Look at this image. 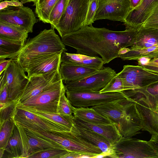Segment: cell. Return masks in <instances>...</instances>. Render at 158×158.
<instances>
[{
    "mask_svg": "<svg viewBox=\"0 0 158 158\" xmlns=\"http://www.w3.org/2000/svg\"><path fill=\"white\" fill-rule=\"evenodd\" d=\"M138 29L114 31L92 25L61 37L63 43L77 50V53L95 56H100L104 64L119 57L120 50L131 46Z\"/></svg>",
    "mask_w": 158,
    "mask_h": 158,
    "instance_id": "obj_1",
    "label": "cell"
},
{
    "mask_svg": "<svg viewBox=\"0 0 158 158\" xmlns=\"http://www.w3.org/2000/svg\"><path fill=\"white\" fill-rule=\"evenodd\" d=\"M136 102L127 98L91 107L108 117L125 137H132L141 133L142 127L137 113Z\"/></svg>",
    "mask_w": 158,
    "mask_h": 158,
    "instance_id": "obj_2",
    "label": "cell"
},
{
    "mask_svg": "<svg viewBox=\"0 0 158 158\" xmlns=\"http://www.w3.org/2000/svg\"><path fill=\"white\" fill-rule=\"evenodd\" d=\"M54 29H45L25 43L17 59L21 66L39 57L67 51Z\"/></svg>",
    "mask_w": 158,
    "mask_h": 158,
    "instance_id": "obj_3",
    "label": "cell"
},
{
    "mask_svg": "<svg viewBox=\"0 0 158 158\" xmlns=\"http://www.w3.org/2000/svg\"><path fill=\"white\" fill-rule=\"evenodd\" d=\"M90 0H69L66 9L55 28L61 37L85 27Z\"/></svg>",
    "mask_w": 158,
    "mask_h": 158,
    "instance_id": "obj_4",
    "label": "cell"
},
{
    "mask_svg": "<svg viewBox=\"0 0 158 158\" xmlns=\"http://www.w3.org/2000/svg\"><path fill=\"white\" fill-rule=\"evenodd\" d=\"M112 158H158L148 141L122 136L113 146Z\"/></svg>",
    "mask_w": 158,
    "mask_h": 158,
    "instance_id": "obj_5",
    "label": "cell"
},
{
    "mask_svg": "<svg viewBox=\"0 0 158 158\" xmlns=\"http://www.w3.org/2000/svg\"><path fill=\"white\" fill-rule=\"evenodd\" d=\"M117 74L122 81L123 91L144 88L158 82V74L139 65H125Z\"/></svg>",
    "mask_w": 158,
    "mask_h": 158,
    "instance_id": "obj_6",
    "label": "cell"
},
{
    "mask_svg": "<svg viewBox=\"0 0 158 158\" xmlns=\"http://www.w3.org/2000/svg\"><path fill=\"white\" fill-rule=\"evenodd\" d=\"M116 74L110 67H103L97 72L74 81L64 82L66 90L76 92H100Z\"/></svg>",
    "mask_w": 158,
    "mask_h": 158,
    "instance_id": "obj_7",
    "label": "cell"
},
{
    "mask_svg": "<svg viewBox=\"0 0 158 158\" xmlns=\"http://www.w3.org/2000/svg\"><path fill=\"white\" fill-rule=\"evenodd\" d=\"M66 96L71 104L76 107H89L108 102L117 101L128 97L123 92H76L66 90Z\"/></svg>",
    "mask_w": 158,
    "mask_h": 158,
    "instance_id": "obj_8",
    "label": "cell"
},
{
    "mask_svg": "<svg viewBox=\"0 0 158 158\" xmlns=\"http://www.w3.org/2000/svg\"><path fill=\"white\" fill-rule=\"evenodd\" d=\"M13 118L15 123L25 129H36L54 133L71 131L62 125L40 117L17 106Z\"/></svg>",
    "mask_w": 158,
    "mask_h": 158,
    "instance_id": "obj_9",
    "label": "cell"
},
{
    "mask_svg": "<svg viewBox=\"0 0 158 158\" xmlns=\"http://www.w3.org/2000/svg\"><path fill=\"white\" fill-rule=\"evenodd\" d=\"M25 72L18 60L11 59L2 73L9 97L12 100L18 101L29 81V78Z\"/></svg>",
    "mask_w": 158,
    "mask_h": 158,
    "instance_id": "obj_10",
    "label": "cell"
},
{
    "mask_svg": "<svg viewBox=\"0 0 158 158\" xmlns=\"http://www.w3.org/2000/svg\"><path fill=\"white\" fill-rule=\"evenodd\" d=\"M0 21L31 33L38 20L32 10L23 6H9L0 10Z\"/></svg>",
    "mask_w": 158,
    "mask_h": 158,
    "instance_id": "obj_11",
    "label": "cell"
},
{
    "mask_svg": "<svg viewBox=\"0 0 158 158\" xmlns=\"http://www.w3.org/2000/svg\"><path fill=\"white\" fill-rule=\"evenodd\" d=\"M49 139L70 151L94 155L102 153L98 147L71 131L64 135L52 133Z\"/></svg>",
    "mask_w": 158,
    "mask_h": 158,
    "instance_id": "obj_12",
    "label": "cell"
},
{
    "mask_svg": "<svg viewBox=\"0 0 158 158\" xmlns=\"http://www.w3.org/2000/svg\"><path fill=\"white\" fill-rule=\"evenodd\" d=\"M94 20L108 19L124 23L131 10L130 0H98Z\"/></svg>",
    "mask_w": 158,
    "mask_h": 158,
    "instance_id": "obj_13",
    "label": "cell"
},
{
    "mask_svg": "<svg viewBox=\"0 0 158 158\" xmlns=\"http://www.w3.org/2000/svg\"><path fill=\"white\" fill-rule=\"evenodd\" d=\"M29 78V81L18 101L19 103L37 95L62 79L59 70Z\"/></svg>",
    "mask_w": 158,
    "mask_h": 158,
    "instance_id": "obj_14",
    "label": "cell"
},
{
    "mask_svg": "<svg viewBox=\"0 0 158 158\" xmlns=\"http://www.w3.org/2000/svg\"><path fill=\"white\" fill-rule=\"evenodd\" d=\"M62 53H54L41 56L21 66L28 78L59 70Z\"/></svg>",
    "mask_w": 158,
    "mask_h": 158,
    "instance_id": "obj_15",
    "label": "cell"
},
{
    "mask_svg": "<svg viewBox=\"0 0 158 158\" xmlns=\"http://www.w3.org/2000/svg\"><path fill=\"white\" fill-rule=\"evenodd\" d=\"M158 6V0H142L139 5L128 14L124 23L126 29L140 27Z\"/></svg>",
    "mask_w": 158,
    "mask_h": 158,
    "instance_id": "obj_16",
    "label": "cell"
},
{
    "mask_svg": "<svg viewBox=\"0 0 158 158\" xmlns=\"http://www.w3.org/2000/svg\"><path fill=\"white\" fill-rule=\"evenodd\" d=\"M128 97L155 112L158 111V82L143 89L123 91Z\"/></svg>",
    "mask_w": 158,
    "mask_h": 158,
    "instance_id": "obj_17",
    "label": "cell"
},
{
    "mask_svg": "<svg viewBox=\"0 0 158 158\" xmlns=\"http://www.w3.org/2000/svg\"><path fill=\"white\" fill-rule=\"evenodd\" d=\"M66 89L62 79L37 95L18 104L27 107H34L48 104L58 99Z\"/></svg>",
    "mask_w": 158,
    "mask_h": 158,
    "instance_id": "obj_18",
    "label": "cell"
},
{
    "mask_svg": "<svg viewBox=\"0 0 158 158\" xmlns=\"http://www.w3.org/2000/svg\"><path fill=\"white\" fill-rule=\"evenodd\" d=\"M71 131L98 147L102 151L104 157L112 158L113 145L103 136L74 123Z\"/></svg>",
    "mask_w": 158,
    "mask_h": 158,
    "instance_id": "obj_19",
    "label": "cell"
},
{
    "mask_svg": "<svg viewBox=\"0 0 158 158\" xmlns=\"http://www.w3.org/2000/svg\"><path fill=\"white\" fill-rule=\"evenodd\" d=\"M74 123L90 129L103 136L112 144H114L122 136L117 126L112 124H94L85 122L74 116Z\"/></svg>",
    "mask_w": 158,
    "mask_h": 158,
    "instance_id": "obj_20",
    "label": "cell"
},
{
    "mask_svg": "<svg viewBox=\"0 0 158 158\" xmlns=\"http://www.w3.org/2000/svg\"><path fill=\"white\" fill-rule=\"evenodd\" d=\"M61 63L76 64L99 70L103 68L104 62L98 56H91L85 55L69 53L64 52L61 56Z\"/></svg>",
    "mask_w": 158,
    "mask_h": 158,
    "instance_id": "obj_21",
    "label": "cell"
},
{
    "mask_svg": "<svg viewBox=\"0 0 158 158\" xmlns=\"http://www.w3.org/2000/svg\"><path fill=\"white\" fill-rule=\"evenodd\" d=\"M158 45V29L142 25L137 33L131 49L147 48Z\"/></svg>",
    "mask_w": 158,
    "mask_h": 158,
    "instance_id": "obj_22",
    "label": "cell"
},
{
    "mask_svg": "<svg viewBox=\"0 0 158 158\" xmlns=\"http://www.w3.org/2000/svg\"><path fill=\"white\" fill-rule=\"evenodd\" d=\"M136 110L142 127V131L158 135V111L155 112L138 102Z\"/></svg>",
    "mask_w": 158,
    "mask_h": 158,
    "instance_id": "obj_23",
    "label": "cell"
},
{
    "mask_svg": "<svg viewBox=\"0 0 158 158\" xmlns=\"http://www.w3.org/2000/svg\"><path fill=\"white\" fill-rule=\"evenodd\" d=\"M98 70L76 64L62 63H61L59 70L62 79L64 82L77 81L95 73Z\"/></svg>",
    "mask_w": 158,
    "mask_h": 158,
    "instance_id": "obj_24",
    "label": "cell"
},
{
    "mask_svg": "<svg viewBox=\"0 0 158 158\" xmlns=\"http://www.w3.org/2000/svg\"><path fill=\"white\" fill-rule=\"evenodd\" d=\"M73 114L74 117L91 123L102 124L114 123L109 118L91 107L74 106Z\"/></svg>",
    "mask_w": 158,
    "mask_h": 158,
    "instance_id": "obj_25",
    "label": "cell"
},
{
    "mask_svg": "<svg viewBox=\"0 0 158 158\" xmlns=\"http://www.w3.org/2000/svg\"><path fill=\"white\" fill-rule=\"evenodd\" d=\"M23 146L18 127L15 124L12 136L6 145L2 158H23Z\"/></svg>",
    "mask_w": 158,
    "mask_h": 158,
    "instance_id": "obj_26",
    "label": "cell"
},
{
    "mask_svg": "<svg viewBox=\"0 0 158 158\" xmlns=\"http://www.w3.org/2000/svg\"><path fill=\"white\" fill-rule=\"evenodd\" d=\"M25 129L28 139V156L31 154L50 148H57L67 150L56 142L40 137L27 129Z\"/></svg>",
    "mask_w": 158,
    "mask_h": 158,
    "instance_id": "obj_27",
    "label": "cell"
},
{
    "mask_svg": "<svg viewBox=\"0 0 158 158\" xmlns=\"http://www.w3.org/2000/svg\"><path fill=\"white\" fill-rule=\"evenodd\" d=\"M25 44L0 37V59H17Z\"/></svg>",
    "mask_w": 158,
    "mask_h": 158,
    "instance_id": "obj_28",
    "label": "cell"
},
{
    "mask_svg": "<svg viewBox=\"0 0 158 158\" xmlns=\"http://www.w3.org/2000/svg\"><path fill=\"white\" fill-rule=\"evenodd\" d=\"M17 106L29 111L40 117L62 125L71 131L74 124V116L65 117L59 114L41 111L33 110L17 104Z\"/></svg>",
    "mask_w": 158,
    "mask_h": 158,
    "instance_id": "obj_29",
    "label": "cell"
},
{
    "mask_svg": "<svg viewBox=\"0 0 158 158\" xmlns=\"http://www.w3.org/2000/svg\"><path fill=\"white\" fill-rule=\"evenodd\" d=\"M25 30L0 21V37L25 43L28 35Z\"/></svg>",
    "mask_w": 158,
    "mask_h": 158,
    "instance_id": "obj_30",
    "label": "cell"
},
{
    "mask_svg": "<svg viewBox=\"0 0 158 158\" xmlns=\"http://www.w3.org/2000/svg\"><path fill=\"white\" fill-rule=\"evenodd\" d=\"M130 49L127 52L120 55L119 57L123 60H135L144 56L154 58L158 56V45L140 49Z\"/></svg>",
    "mask_w": 158,
    "mask_h": 158,
    "instance_id": "obj_31",
    "label": "cell"
},
{
    "mask_svg": "<svg viewBox=\"0 0 158 158\" xmlns=\"http://www.w3.org/2000/svg\"><path fill=\"white\" fill-rule=\"evenodd\" d=\"M59 0H37L35 13L39 20L44 23H49L50 13Z\"/></svg>",
    "mask_w": 158,
    "mask_h": 158,
    "instance_id": "obj_32",
    "label": "cell"
},
{
    "mask_svg": "<svg viewBox=\"0 0 158 158\" xmlns=\"http://www.w3.org/2000/svg\"><path fill=\"white\" fill-rule=\"evenodd\" d=\"M15 125L13 118L7 119L0 125V158H2L5 148L13 135Z\"/></svg>",
    "mask_w": 158,
    "mask_h": 158,
    "instance_id": "obj_33",
    "label": "cell"
},
{
    "mask_svg": "<svg viewBox=\"0 0 158 158\" xmlns=\"http://www.w3.org/2000/svg\"><path fill=\"white\" fill-rule=\"evenodd\" d=\"M69 0H59L52 9L49 18V23L55 29L67 6Z\"/></svg>",
    "mask_w": 158,
    "mask_h": 158,
    "instance_id": "obj_34",
    "label": "cell"
},
{
    "mask_svg": "<svg viewBox=\"0 0 158 158\" xmlns=\"http://www.w3.org/2000/svg\"><path fill=\"white\" fill-rule=\"evenodd\" d=\"M69 151L59 148H50L31 154L28 158H62Z\"/></svg>",
    "mask_w": 158,
    "mask_h": 158,
    "instance_id": "obj_35",
    "label": "cell"
},
{
    "mask_svg": "<svg viewBox=\"0 0 158 158\" xmlns=\"http://www.w3.org/2000/svg\"><path fill=\"white\" fill-rule=\"evenodd\" d=\"M65 93L66 90L62 92L60 97L58 107V114L64 116H73L72 114L74 106L66 96Z\"/></svg>",
    "mask_w": 158,
    "mask_h": 158,
    "instance_id": "obj_36",
    "label": "cell"
},
{
    "mask_svg": "<svg viewBox=\"0 0 158 158\" xmlns=\"http://www.w3.org/2000/svg\"><path fill=\"white\" fill-rule=\"evenodd\" d=\"M124 90L122 81L116 74L106 86L99 92L100 93L108 92H122Z\"/></svg>",
    "mask_w": 158,
    "mask_h": 158,
    "instance_id": "obj_37",
    "label": "cell"
},
{
    "mask_svg": "<svg viewBox=\"0 0 158 158\" xmlns=\"http://www.w3.org/2000/svg\"><path fill=\"white\" fill-rule=\"evenodd\" d=\"M18 102V101H13L0 108V125L7 119L13 117Z\"/></svg>",
    "mask_w": 158,
    "mask_h": 158,
    "instance_id": "obj_38",
    "label": "cell"
},
{
    "mask_svg": "<svg viewBox=\"0 0 158 158\" xmlns=\"http://www.w3.org/2000/svg\"><path fill=\"white\" fill-rule=\"evenodd\" d=\"M0 75V108H1L15 100H12L9 98L3 76L2 73Z\"/></svg>",
    "mask_w": 158,
    "mask_h": 158,
    "instance_id": "obj_39",
    "label": "cell"
},
{
    "mask_svg": "<svg viewBox=\"0 0 158 158\" xmlns=\"http://www.w3.org/2000/svg\"><path fill=\"white\" fill-rule=\"evenodd\" d=\"M98 6V0H93L90 2L85 20V27L92 25L94 23V17Z\"/></svg>",
    "mask_w": 158,
    "mask_h": 158,
    "instance_id": "obj_40",
    "label": "cell"
},
{
    "mask_svg": "<svg viewBox=\"0 0 158 158\" xmlns=\"http://www.w3.org/2000/svg\"><path fill=\"white\" fill-rule=\"evenodd\" d=\"M60 98L48 104L38 106L26 107L38 111L58 114V107Z\"/></svg>",
    "mask_w": 158,
    "mask_h": 158,
    "instance_id": "obj_41",
    "label": "cell"
},
{
    "mask_svg": "<svg viewBox=\"0 0 158 158\" xmlns=\"http://www.w3.org/2000/svg\"><path fill=\"white\" fill-rule=\"evenodd\" d=\"M23 6V4L19 0L4 1L1 2L0 3V10L9 6Z\"/></svg>",
    "mask_w": 158,
    "mask_h": 158,
    "instance_id": "obj_42",
    "label": "cell"
},
{
    "mask_svg": "<svg viewBox=\"0 0 158 158\" xmlns=\"http://www.w3.org/2000/svg\"><path fill=\"white\" fill-rule=\"evenodd\" d=\"M148 143L158 155V135H152Z\"/></svg>",
    "mask_w": 158,
    "mask_h": 158,
    "instance_id": "obj_43",
    "label": "cell"
},
{
    "mask_svg": "<svg viewBox=\"0 0 158 158\" xmlns=\"http://www.w3.org/2000/svg\"><path fill=\"white\" fill-rule=\"evenodd\" d=\"M143 67L148 71L158 74V63L150 61Z\"/></svg>",
    "mask_w": 158,
    "mask_h": 158,
    "instance_id": "obj_44",
    "label": "cell"
},
{
    "mask_svg": "<svg viewBox=\"0 0 158 158\" xmlns=\"http://www.w3.org/2000/svg\"><path fill=\"white\" fill-rule=\"evenodd\" d=\"M84 154H82L77 152L69 151L67 153L62 156V158H82Z\"/></svg>",
    "mask_w": 158,
    "mask_h": 158,
    "instance_id": "obj_45",
    "label": "cell"
},
{
    "mask_svg": "<svg viewBox=\"0 0 158 158\" xmlns=\"http://www.w3.org/2000/svg\"><path fill=\"white\" fill-rule=\"evenodd\" d=\"M157 20H158V6L153 10L150 15L144 23Z\"/></svg>",
    "mask_w": 158,
    "mask_h": 158,
    "instance_id": "obj_46",
    "label": "cell"
},
{
    "mask_svg": "<svg viewBox=\"0 0 158 158\" xmlns=\"http://www.w3.org/2000/svg\"><path fill=\"white\" fill-rule=\"evenodd\" d=\"M11 60L0 59V75L6 68Z\"/></svg>",
    "mask_w": 158,
    "mask_h": 158,
    "instance_id": "obj_47",
    "label": "cell"
},
{
    "mask_svg": "<svg viewBox=\"0 0 158 158\" xmlns=\"http://www.w3.org/2000/svg\"><path fill=\"white\" fill-rule=\"evenodd\" d=\"M151 58L148 56H144L139 58L137 60L139 65L143 67L147 64L151 60Z\"/></svg>",
    "mask_w": 158,
    "mask_h": 158,
    "instance_id": "obj_48",
    "label": "cell"
},
{
    "mask_svg": "<svg viewBox=\"0 0 158 158\" xmlns=\"http://www.w3.org/2000/svg\"><path fill=\"white\" fill-rule=\"evenodd\" d=\"M142 25L148 26L158 29V20L144 23Z\"/></svg>",
    "mask_w": 158,
    "mask_h": 158,
    "instance_id": "obj_49",
    "label": "cell"
},
{
    "mask_svg": "<svg viewBox=\"0 0 158 158\" xmlns=\"http://www.w3.org/2000/svg\"><path fill=\"white\" fill-rule=\"evenodd\" d=\"M142 0H130L131 10L137 7L139 5Z\"/></svg>",
    "mask_w": 158,
    "mask_h": 158,
    "instance_id": "obj_50",
    "label": "cell"
},
{
    "mask_svg": "<svg viewBox=\"0 0 158 158\" xmlns=\"http://www.w3.org/2000/svg\"><path fill=\"white\" fill-rule=\"evenodd\" d=\"M37 1V0H21L20 2L23 4L28 2H33L34 3L33 5H34Z\"/></svg>",
    "mask_w": 158,
    "mask_h": 158,
    "instance_id": "obj_51",
    "label": "cell"
},
{
    "mask_svg": "<svg viewBox=\"0 0 158 158\" xmlns=\"http://www.w3.org/2000/svg\"><path fill=\"white\" fill-rule=\"evenodd\" d=\"M151 61L158 63V58H153L151 59L150 60Z\"/></svg>",
    "mask_w": 158,
    "mask_h": 158,
    "instance_id": "obj_52",
    "label": "cell"
},
{
    "mask_svg": "<svg viewBox=\"0 0 158 158\" xmlns=\"http://www.w3.org/2000/svg\"><path fill=\"white\" fill-rule=\"evenodd\" d=\"M158 58V56H156V57H155L154 58Z\"/></svg>",
    "mask_w": 158,
    "mask_h": 158,
    "instance_id": "obj_53",
    "label": "cell"
},
{
    "mask_svg": "<svg viewBox=\"0 0 158 158\" xmlns=\"http://www.w3.org/2000/svg\"><path fill=\"white\" fill-rule=\"evenodd\" d=\"M92 0H90V2L92 1Z\"/></svg>",
    "mask_w": 158,
    "mask_h": 158,
    "instance_id": "obj_54",
    "label": "cell"
},
{
    "mask_svg": "<svg viewBox=\"0 0 158 158\" xmlns=\"http://www.w3.org/2000/svg\"></svg>",
    "mask_w": 158,
    "mask_h": 158,
    "instance_id": "obj_55",
    "label": "cell"
}]
</instances>
